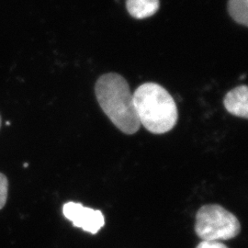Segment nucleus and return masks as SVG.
Here are the masks:
<instances>
[{
  "mask_svg": "<svg viewBox=\"0 0 248 248\" xmlns=\"http://www.w3.org/2000/svg\"><path fill=\"white\" fill-rule=\"evenodd\" d=\"M95 94L98 104L110 122L125 134H134L140 122L133 103V93L123 76L108 73L96 82Z\"/></svg>",
  "mask_w": 248,
  "mask_h": 248,
  "instance_id": "nucleus-1",
  "label": "nucleus"
},
{
  "mask_svg": "<svg viewBox=\"0 0 248 248\" xmlns=\"http://www.w3.org/2000/svg\"><path fill=\"white\" fill-rule=\"evenodd\" d=\"M133 103L140 124L154 134L170 132L177 123L175 99L156 83H144L133 94Z\"/></svg>",
  "mask_w": 248,
  "mask_h": 248,
  "instance_id": "nucleus-2",
  "label": "nucleus"
},
{
  "mask_svg": "<svg viewBox=\"0 0 248 248\" xmlns=\"http://www.w3.org/2000/svg\"><path fill=\"white\" fill-rule=\"evenodd\" d=\"M195 232L203 241L229 240L237 236L241 224L235 215L218 204H208L196 214Z\"/></svg>",
  "mask_w": 248,
  "mask_h": 248,
  "instance_id": "nucleus-3",
  "label": "nucleus"
},
{
  "mask_svg": "<svg viewBox=\"0 0 248 248\" xmlns=\"http://www.w3.org/2000/svg\"><path fill=\"white\" fill-rule=\"evenodd\" d=\"M62 213L75 227L81 228L92 234L98 233L105 224L104 215L100 211L84 207L78 202H69L64 204Z\"/></svg>",
  "mask_w": 248,
  "mask_h": 248,
  "instance_id": "nucleus-4",
  "label": "nucleus"
},
{
  "mask_svg": "<svg viewBox=\"0 0 248 248\" xmlns=\"http://www.w3.org/2000/svg\"><path fill=\"white\" fill-rule=\"evenodd\" d=\"M248 89L246 85L238 86L229 91L223 99V105L232 115L248 119Z\"/></svg>",
  "mask_w": 248,
  "mask_h": 248,
  "instance_id": "nucleus-5",
  "label": "nucleus"
},
{
  "mask_svg": "<svg viewBox=\"0 0 248 248\" xmlns=\"http://www.w3.org/2000/svg\"><path fill=\"white\" fill-rule=\"evenodd\" d=\"M127 10L135 18H149L159 9V0H127Z\"/></svg>",
  "mask_w": 248,
  "mask_h": 248,
  "instance_id": "nucleus-6",
  "label": "nucleus"
},
{
  "mask_svg": "<svg viewBox=\"0 0 248 248\" xmlns=\"http://www.w3.org/2000/svg\"><path fill=\"white\" fill-rule=\"evenodd\" d=\"M228 11L237 23L248 25V0H229Z\"/></svg>",
  "mask_w": 248,
  "mask_h": 248,
  "instance_id": "nucleus-7",
  "label": "nucleus"
},
{
  "mask_svg": "<svg viewBox=\"0 0 248 248\" xmlns=\"http://www.w3.org/2000/svg\"><path fill=\"white\" fill-rule=\"evenodd\" d=\"M9 181L7 177L0 173V210L5 206L8 199Z\"/></svg>",
  "mask_w": 248,
  "mask_h": 248,
  "instance_id": "nucleus-8",
  "label": "nucleus"
},
{
  "mask_svg": "<svg viewBox=\"0 0 248 248\" xmlns=\"http://www.w3.org/2000/svg\"><path fill=\"white\" fill-rule=\"evenodd\" d=\"M196 248H228L225 245L218 241H202Z\"/></svg>",
  "mask_w": 248,
  "mask_h": 248,
  "instance_id": "nucleus-9",
  "label": "nucleus"
},
{
  "mask_svg": "<svg viewBox=\"0 0 248 248\" xmlns=\"http://www.w3.org/2000/svg\"><path fill=\"white\" fill-rule=\"evenodd\" d=\"M0 127H1V116H0Z\"/></svg>",
  "mask_w": 248,
  "mask_h": 248,
  "instance_id": "nucleus-10",
  "label": "nucleus"
}]
</instances>
